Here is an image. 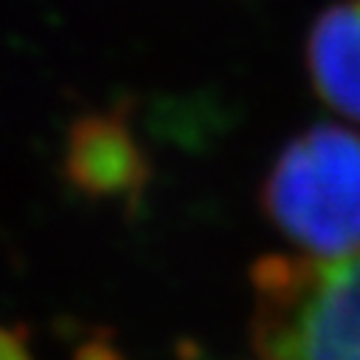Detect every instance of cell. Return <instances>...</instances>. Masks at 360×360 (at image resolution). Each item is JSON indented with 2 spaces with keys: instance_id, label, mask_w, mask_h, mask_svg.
Masks as SVG:
<instances>
[{
  "instance_id": "2",
  "label": "cell",
  "mask_w": 360,
  "mask_h": 360,
  "mask_svg": "<svg viewBox=\"0 0 360 360\" xmlns=\"http://www.w3.org/2000/svg\"><path fill=\"white\" fill-rule=\"evenodd\" d=\"M264 213L312 258L360 250V134L318 125L281 150L264 182Z\"/></svg>"
},
{
  "instance_id": "1",
  "label": "cell",
  "mask_w": 360,
  "mask_h": 360,
  "mask_svg": "<svg viewBox=\"0 0 360 360\" xmlns=\"http://www.w3.org/2000/svg\"><path fill=\"white\" fill-rule=\"evenodd\" d=\"M261 360H360V250L343 258L266 255L252 266Z\"/></svg>"
},
{
  "instance_id": "6",
  "label": "cell",
  "mask_w": 360,
  "mask_h": 360,
  "mask_svg": "<svg viewBox=\"0 0 360 360\" xmlns=\"http://www.w3.org/2000/svg\"><path fill=\"white\" fill-rule=\"evenodd\" d=\"M77 360H120V354L114 349H108L105 343H91V346H85L79 352Z\"/></svg>"
},
{
  "instance_id": "4",
  "label": "cell",
  "mask_w": 360,
  "mask_h": 360,
  "mask_svg": "<svg viewBox=\"0 0 360 360\" xmlns=\"http://www.w3.org/2000/svg\"><path fill=\"white\" fill-rule=\"evenodd\" d=\"M307 65L318 97L360 122V0H335L318 15Z\"/></svg>"
},
{
  "instance_id": "3",
  "label": "cell",
  "mask_w": 360,
  "mask_h": 360,
  "mask_svg": "<svg viewBox=\"0 0 360 360\" xmlns=\"http://www.w3.org/2000/svg\"><path fill=\"white\" fill-rule=\"evenodd\" d=\"M65 176L91 199H134L148 182L150 165L122 117L88 114L71 125Z\"/></svg>"
},
{
  "instance_id": "5",
  "label": "cell",
  "mask_w": 360,
  "mask_h": 360,
  "mask_svg": "<svg viewBox=\"0 0 360 360\" xmlns=\"http://www.w3.org/2000/svg\"><path fill=\"white\" fill-rule=\"evenodd\" d=\"M0 360H34L23 332L0 326Z\"/></svg>"
}]
</instances>
